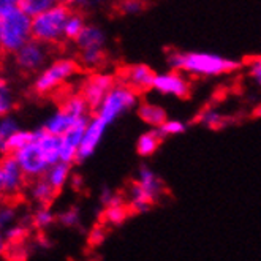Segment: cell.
Here are the masks:
<instances>
[{
  "instance_id": "cell-1",
  "label": "cell",
  "mask_w": 261,
  "mask_h": 261,
  "mask_svg": "<svg viewBox=\"0 0 261 261\" xmlns=\"http://www.w3.org/2000/svg\"><path fill=\"white\" fill-rule=\"evenodd\" d=\"M35 140L21 150L14 152L25 176L37 177L49 171V168L60 162V138L51 135L44 127L34 130Z\"/></svg>"
},
{
  "instance_id": "cell-2",
  "label": "cell",
  "mask_w": 261,
  "mask_h": 261,
  "mask_svg": "<svg viewBox=\"0 0 261 261\" xmlns=\"http://www.w3.org/2000/svg\"><path fill=\"white\" fill-rule=\"evenodd\" d=\"M168 64H170L171 70L193 74V76H203V78L229 73L239 67V62H236L233 59H228L214 53H196V51H189V53L173 51L168 56Z\"/></svg>"
},
{
  "instance_id": "cell-3",
  "label": "cell",
  "mask_w": 261,
  "mask_h": 261,
  "mask_svg": "<svg viewBox=\"0 0 261 261\" xmlns=\"http://www.w3.org/2000/svg\"><path fill=\"white\" fill-rule=\"evenodd\" d=\"M32 40V16L19 7L0 10V46L5 54L13 56Z\"/></svg>"
},
{
  "instance_id": "cell-4",
  "label": "cell",
  "mask_w": 261,
  "mask_h": 261,
  "mask_svg": "<svg viewBox=\"0 0 261 261\" xmlns=\"http://www.w3.org/2000/svg\"><path fill=\"white\" fill-rule=\"evenodd\" d=\"M73 10L65 4H60L48 11L32 18V38L44 44H59L65 40V25Z\"/></svg>"
},
{
  "instance_id": "cell-5",
  "label": "cell",
  "mask_w": 261,
  "mask_h": 261,
  "mask_svg": "<svg viewBox=\"0 0 261 261\" xmlns=\"http://www.w3.org/2000/svg\"><path fill=\"white\" fill-rule=\"evenodd\" d=\"M80 54V65L86 70H97L105 60L106 35L98 25L87 24L78 40L74 41Z\"/></svg>"
},
{
  "instance_id": "cell-6",
  "label": "cell",
  "mask_w": 261,
  "mask_h": 261,
  "mask_svg": "<svg viewBox=\"0 0 261 261\" xmlns=\"http://www.w3.org/2000/svg\"><path fill=\"white\" fill-rule=\"evenodd\" d=\"M80 62L73 59H57L51 65L44 67L34 83V90L38 95H48L51 92L62 87L80 71Z\"/></svg>"
},
{
  "instance_id": "cell-7",
  "label": "cell",
  "mask_w": 261,
  "mask_h": 261,
  "mask_svg": "<svg viewBox=\"0 0 261 261\" xmlns=\"http://www.w3.org/2000/svg\"><path fill=\"white\" fill-rule=\"evenodd\" d=\"M136 103L138 92L124 83H117L94 113L95 116L103 119L108 125H111L117 117H120L124 113L132 110L133 106H136Z\"/></svg>"
},
{
  "instance_id": "cell-8",
  "label": "cell",
  "mask_w": 261,
  "mask_h": 261,
  "mask_svg": "<svg viewBox=\"0 0 261 261\" xmlns=\"http://www.w3.org/2000/svg\"><path fill=\"white\" fill-rule=\"evenodd\" d=\"M51 46L44 44L37 40H30L22 48L13 54L14 65H16L24 73H37L46 67V62L49 59Z\"/></svg>"
},
{
  "instance_id": "cell-9",
  "label": "cell",
  "mask_w": 261,
  "mask_h": 261,
  "mask_svg": "<svg viewBox=\"0 0 261 261\" xmlns=\"http://www.w3.org/2000/svg\"><path fill=\"white\" fill-rule=\"evenodd\" d=\"M116 84L117 81L111 73H94L84 81L81 95L89 103L90 110L95 111Z\"/></svg>"
},
{
  "instance_id": "cell-10",
  "label": "cell",
  "mask_w": 261,
  "mask_h": 261,
  "mask_svg": "<svg viewBox=\"0 0 261 261\" xmlns=\"http://www.w3.org/2000/svg\"><path fill=\"white\" fill-rule=\"evenodd\" d=\"M90 117L80 119L76 124L60 138V162L71 165L73 162H78V150L83 143V138L87 128Z\"/></svg>"
},
{
  "instance_id": "cell-11",
  "label": "cell",
  "mask_w": 261,
  "mask_h": 261,
  "mask_svg": "<svg viewBox=\"0 0 261 261\" xmlns=\"http://www.w3.org/2000/svg\"><path fill=\"white\" fill-rule=\"evenodd\" d=\"M152 89L157 90L162 95H171V97L184 98L189 95V81L184 78L180 71L171 70L166 73L155 74Z\"/></svg>"
},
{
  "instance_id": "cell-12",
  "label": "cell",
  "mask_w": 261,
  "mask_h": 261,
  "mask_svg": "<svg viewBox=\"0 0 261 261\" xmlns=\"http://www.w3.org/2000/svg\"><path fill=\"white\" fill-rule=\"evenodd\" d=\"M106 127L108 124L100 119L98 116H92L89 124H87V128H86V133H84V138H83V143L80 146V150H78V162L83 163L84 160H87L89 157H92V153L95 152L97 146L100 144L101 138L106 132Z\"/></svg>"
},
{
  "instance_id": "cell-13",
  "label": "cell",
  "mask_w": 261,
  "mask_h": 261,
  "mask_svg": "<svg viewBox=\"0 0 261 261\" xmlns=\"http://www.w3.org/2000/svg\"><path fill=\"white\" fill-rule=\"evenodd\" d=\"M24 171L19 162L13 155H5L0 166V190L4 195H11L18 192L22 186Z\"/></svg>"
},
{
  "instance_id": "cell-14",
  "label": "cell",
  "mask_w": 261,
  "mask_h": 261,
  "mask_svg": "<svg viewBox=\"0 0 261 261\" xmlns=\"http://www.w3.org/2000/svg\"><path fill=\"white\" fill-rule=\"evenodd\" d=\"M155 74L147 65L144 64H136L124 70L122 74V83L127 84L136 92H143L147 89L153 87V80H155Z\"/></svg>"
},
{
  "instance_id": "cell-15",
  "label": "cell",
  "mask_w": 261,
  "mask_h": 261,
  "mask_svg": "<svg viewBox=\"0 0 261 261\" xmlns=\"http://www.w3.org/2000/svg\"><path fill=\"white\" fill-rule=\"evenodd\" d=\"M78 120H80V119L73 117V116L68 114L65 110L60 108L59 111H56L48 120L44 122V125H43V127H44L46 130H48L51 135L62 136V135H65Z\"/></svg>"
},
{
  "instance_id": "cell-16",
  "label": "cell",
  "mask_w": 261,
  "mask_h": 261,
  "mask_svg": "<svg viewBox=\"0 0 261 261\" xmlns=\"http://www.w3.org/2000/svg\"><path fill=\"white\" fill-rule=\"evenodd\" d=\"M35 140V132H27V130H19L14 135H11L7 140L0 141V152L2 155H13L14 152L21 150L22 147L29 146Z\"/></svg>"
},
{
  "instance_id": "cell-17",
  "label": "cell",
  "mask_w": 261,
  "mask_h": 261,
  "mask_svg": "<svg viewBox=\"0 0 261 261\" xmlns=\"http://www.w3.org/2000/svg\"><path fill=\"white\" fill-rule=\"evenodd\" d=\"M138 116H140L147 125H152L153 128H159L168 120L165 110L160 108L159 105H153V103L140 105V108H138Z\"/></svg>"
},
{
  "instance_id": "cell-18",
  "label": "cell",
  "mask_w": 261,
  "mask_h": 261,
  "mask_svg": "<svg viewBox=\"0 0 261 261\" xmlns=\"http://www.w3.org/2000/svg\"><path fill=\"white\" fill-rule=\"evenodd\" d=\"M162 143V136L159 135V132L153 128L150 132L143 133L136 141V152L140 153L141 157H149L153 152L159 149Z\"/></svg>"
},
{
  "instance_id": "cell-19",
  "label": "cell",
  "mask_w": 261,
  "mask_h": 261,
  "mask_svg": "<svg viewBox=\"0 0 261 261\" xmlns=\"http://www.w3.org/2000/svg\"><path fill=\"white\" fill-rule=\"evenodd\" d=\"M130 198H132V207L136 212H146L150 207L153 199H155V198H153V195H150L140 182H135L132 186Z\"/></svg>"
},
{
  "instance_id": "cell-20",
  "label": "cell",
  "mask_w": 261,
  "mask_h": 261,
  "mask_svg": "<svg viewBox=\"0 0 261 261\" xmlns=\"http://www.w3.org/2000/svg\"><path fill=\"white\" fill-rule=\"evenodd\" d=\"M60 108L65 110L68 114H71V116L76 117V119L89 117V113L92 111V110H90V106H89V103L86 101V98H84L81 94L68 97V98L64 101V105L60 106Z\"/></svg>"
},
{
  "instance_id": "cell-21",
  "label": "cell",
  "mask_w": 261,
  "mask_h": 261,
  "mask_svg": "<svg viewBox=\"0 0 261 261\" xmlns=\"http://www.w3.org/2000/svg\"><path fill=\"white\" fill-rule=\"evenodd\" d=\"M68 176H70V165L64 163V162H59L49 168V171L46 173L44 179L51 184L56 192H59L65 186V182L68 180Z\"/></svg>"
},
{
  "instance_id": "cell-22",
  "label": "cell",
  "mask_w": 261,
  "mask_h": 261,
  "mask_svg": "<svg viewBox=\"0 0 261 261\" xmlns=\"http://www.w3.org/2000/svg\"><path fill=\"white\" fill-rule=\"evenodd\" d=\"M60 4H64V0H19V8L25 11L29 16H38L40 13L48 11Z\"/></svg>"
},
{
  "instance_id": "cell-23",
  "label": "cell",
  "mask_w": 261,
  "mask_h": 261,
  "mask_svg": "<svg viewBox=\"0 0 261 261\" xmlns=\"http://www.w3.org/2000/svg\"><path fill=\"white\" fill-rule=\"evenodd\" d=\"M138 182L141 184V186L150 193L153 195V198H157L162 192V180L153 174V171L150 170L149 166H141L140 168V179H138Z\"/></svg>"
},
{
  "instance_id": "cell-24",
  "label": "cell",
  "mask_w": 261,
  "mask_h": 261,
  "mask_svg": "<svg viewBox=\"0 0 261 261\" xmlns=\"http://www.w3.org/2000/svg\"><path fill=\"white\" fill-rule=\"evenodd\" d=\"M86 25L87 24L83 18V14L78 11H73L71 16L67 21V25H65V40L74 43L76 40H78V37L81 35V32L84 30Z\"/></svg>"
},
{
  "instance_id": "cell-25",
  "label": "cell",
  "mask_w": 261,
  "mask_h": 261,
  "mask_svg": "<svg viewBox=\"0 0 261 261\" xmlns=\"http://www.w3.org/2000/svg\"><path fill=\"white\" fill-rule=\"evenodd\" d=\"M57 192L53 189V186L51 184L46 180V179H41V180H38L35 186L32 187V196L37 199L38 203H41V204H49L51 201H53V198H54V195H56Z\"/></svg>"
},
{
  "instance_id": "cell-26",
  "label": "cell",
  "mask_w": 261,
  "mask_h": 261,
  "mask_svg": "<svg viewBox=\"0 0 261 261\" xmlns=\"http://www.w3.org/2000/svg\"><path fill=\"white\" fill-rule=\"evenodd\" d=\"M106 0H64V4L70 7L73 11L78 13H87L92 10L100 8Z\"/></svg>"
},
{
  "instance_id": "cell-27",
  "label": "cell",
  "mask_w": 261,
  "mask_h": 261,
  "mask_svg": "<svg viewBox=\"0 0 261 261\" xmlns=\"http://www.w3.org/2000/svg\"><path fill=\"white\" fill-rule=\"evenodd\" d=\"M105 217L111 225H122L128 217V209L125 206H108L105 211Z\"/></svg>"
},
{
  "instance_id": "cell-28",
  "label": "cell",
  "mask_w": 261,
  "mask_h": 261,
  "mask_svg": "<svg viewBox=\"0 0 261 261\" xmlns=\"http://www.w3.org/2000/svg\"><path fill=\"white\" fill-rule=\"evenodd\" d=\"M159 135L162 136V140L166 136H173V135H180L186 132V124L180 120H166L163 125L155 128Z\"/></svg>"
},
{
  "instance_id": "cell-29",
  "label": "cell",
  "mask_w": 261,
  "mask_h": 261,
  "mask_svg": "<svg viewBox=\"0 0 261 261\" xmlns=\"http://www.w3.org/2000/svg\"><path fill=\"white\" fill-rule=\"evenodd\" d=\"M13 105H14V100H13L11 90L7 86V83L2 81V86H0V113H2V116H8L11 113Z\"/></svg>"
},
{
  "instance_id": "cell-30",
  "label": "cell",
  "mask_w": 261,
  "mask_h": 261,
  "mask_svg": "<svg viewBox=\"0 0 261 261\" xmlns=\"http://www.w3.org/2000/svg\"><path fill=\"white\" fill-rule=\"evenodd\" d=\"M199 122H203L204 125L211 128H219L225 125V117L217 113L216 110H206L201 116H199Z\"/></svg>"
},
{
  "instance_id": "cell-31",
  "label": "cell",
  "mask_w": 261,
  "mask_h": 261,
  "mask_svg": "<svg viewBox=\"0 0 261 261\" xmlns=\"http://www.w3.org/2000/svg\"><path fill=\"white\" fill-rule=\"evenodd\" d=\"M19 125L16 119H13L10 114L8 116H4L2 122H0V141L2 140H7V138H10L11 135H14L16 132H19Z\"/></svg>"
},
{
  "instance_id": "cell-32",
  "label": "cell",
  "mask_w": 261,
  "mask_h": 261,
  "mask_svg": "<svg viewBox=\"0 0 261 261\" xmlns=\"http://www.w3.org/2000/svg\"><path fill=\"white\" fill-rule=\"evenodd\" d=\"M54 214L49 211V207H41L40 211L35 212V216H34V225L37 228H48L54 223Z\"/></svg>"
},
{
  "instance_id": "cell-33",
  "label": "cell",
  "mask_w": 261,
  "mask_h": 261,
  "mask_svg": "<svg viewBox=\"0 0 261 261\" xmlns=\"http://www.w3.org/2000/svg\"><path fill=\"white\" fill-rule=\"evenodd\" d=\"M25 236H27V229L22 225H16V226H10L7 229L4 241H8V244H16V242H21Z\"/></svg>"
},
{
  "instance_id": "cell-34",
  "label": "cell",
  "mask_w": 261,
  "mask_h": 261,
  "mask_svg": "<svg viewBox=\"0 0 261 261\" xmlns=\"http://www.w3.org/2000/svg\"><path fill=\"white\" fill-rule=\"evenodd\" d=\"M249 78L258 87H261V56L252 59L249 62Z\"/></svg>"
},
{
  "instance_id": "cell-35",
  "label": "cell",
  "mask_w": 261,
  "mask_h": 261,
  "mask_svg": "<svg viewBox=\"0 0 261 261\" xmlns=\"http://www.w3.org/2000/svg\"><path fill=\"white\" fill-rule=\"evenodd\" d=\"M59 222L65 225V226H74L80 223V212L76 207H71L65 212H62L59 216Z\"/></svg>"
},
{
  "instance_id": "cell-36",
  "label": "cell",
  "mask_w": 261,
  "mask_h": 261,
  "mask_svg": "<svg viewBox=\"0 0 261 261\" xmlns=\"http://www.w3.org/2000/svg\"><path fill=\"white\" fill-rule=\"evenodd\" d=\"M141 8H143L141 0H125V2H120V11L124 14L140 13Z\"/></svg>"
},
{
  "instance_id": "cell-37",
  "label": "cell",
  "mask_w": 261,
  "mask_h": 261,
  "mask_svg": "<svg viewBox=\"0 0 261 261\" xmlns=\"http://www.w3.org/2000/svg\"><path fill=\"white\" fill-rule=\"evenodd\" d=\"M105 239V233L101 228H95L94 231L90 233V242L92 244H100Z\"/></svg>"
},
{
  "instance_id": "cell-38",
  "label": "cell",
  "mask_w": 261,
  "mask_h": 261,
  "mask_svg": "<svg viewBox=\"0 0 261 261\" xmlns=\"http://www.w3.org/2000/svg\"><path fill=\"white\" fill-rule=\"evenodd\" d=\"M13 216H14L13 209H10V207H5V209H2V212H0V222H2V225H5V223L11 222Z\"/></svg>"
},
{
  "instance_id": "cell-39",
  "label": "cell",
  "mask_w": 261,
  "mask_h": 261,
  "mask_svg": "<svg viewBox=\"0 0 261 261\" xmlns=\"http://www.w3.org/2000/svg\"><path fill=\"white\" fill-rule=\"evenodd\" d=\"M19 5V0H0V10H10Z\"/></svg>"
},
{
  "instance_id": "cell-40",
  "label": "cell",
  "mask_w": 261,
  "mask_h": 261,
  "mask_svg": "<svg viewBox=\"0 0 261 261\" xmlns=\"http://www.w3.org/2000/svg\"><path fill=\"white\" fill-rule=\"evenodd\" d=\"M113 195H114V193H113L110 189H103V192H101V195H100V198H101V203L108 206V203L111 201Z\"/></svg>"
},
{
  "instance_id": "cell-41",
  "label": "cell",
  "mask_w": 261,
  "mask_h": 261,
  "mask_svg": "<svg viewBox=\"0 0 261 261\" xmlns=\"http://www.w3.org/2000/svg\"><path fill=\"white\" fill-rule=\"evenodd\" d=\"M81 182H83V179H81L80 176H74V177H73V187H74V189H78Z\"/></svg>"
},
{
  "instance_id": "cell-42",
  "label": "cell",
  "mask_w": 261,
  "mask_h": 261,
  "mask_svg": "<svg viewBox=\"0 0 261 261\" xmlns=\"http://www.w3.org/2000/svg\"><path fill=\"white\" fill-rule=\"evenodd\" d=\"M119 2H125V0H119Z\"/></svg>"
}]
</instances>
